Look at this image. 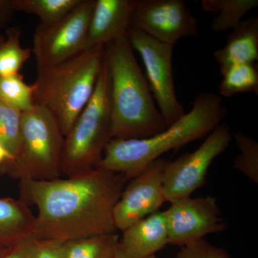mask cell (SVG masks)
Returning a JSON list of instances; mask_svg holds the SVG:
<instances>
[{
  "instance_id": "1",
  "label": "cell",
  "mask_w": 258,
  "mask_h": 258,
  "mask_svg": "<svg viewBox=\"0 0 258 258\" xmlns=\"http://www.w3.org/2000/svg\"><path fill=\"white\" fill-rule=\"evenodd\" d=\"M20 200L37 207L34 238L67 241L115 232L113 210L128 180L95 168L53 180H19Z\"/></svg>"
},
{
  "instance_id": "2",
  "label": "cell",
  "mask_w": 258,
  "mask_h": 258,
  "mask_svg": "<svg viewBox=\"0 0 258 258\" xmlns=\"http://www.w3.org/2000/svg\"><path fill=\"white\" fill-rule=\"evenodd\" d=\"M227 115L220 95L200 93L190 111L162 132L146 139H111L98 167L123 174L129 181L163 154L209 135Z\"/></svg>"
},
{
  "instance_id": "3",
  "label": "cell",
  "mask_w": 258,
  "mask_h": 258,
  "mask_svg": "<svg viewBox=\"0 0 258 258\" xmlns=\"http://www.w3.org/2000/svg\"><path fill=\"white\" fill-rule=\"evenodd\" d=\"M104 47L111 81V139L149 138L167 128L127 37Z\"/></svg>"
},
{
  "instance_id": "4",
  "label": "cell",
  "mask_w": 258,
  "mask_h": 258,
  "mask_svg": "<svg viewBox=\"0 0 258 258\" xmlns=\"http://www.w3.org/2000/svg\"><path fill=\"white\" fill-rule=\"evenodd\" d=\"M104 57L101 45L60 63L37 67L32 84L35 104L53 116L64 137L92 98Z\"/></svg>"
},
{
  "instance_id": "5",
  "label": "cell",
  "mask_w": 258,
  "mask_h": 258,
  "mask_svg": "<svg viewBox=\"0 0 258 258\" xmlns=\"http://www.w3.org/2000/svg\"><path fill=\"white\" fill-rule=\"evenodd\" d=\"M111 81L105 56L92 98L64 137L62 174L69 177L98 167L111 139Z\"/></svg>"
},
{
  "instance_id": "6",
  "label": "cell",
  "mask_w": 258,
  "mask_h": 258,
  "mask_svg": "<svg viewBox=\"0 0 258 258\" xmlns=\"http://www.w3.org/2000/svg\"><path fill=\"white\" fill-rule=\"evenodd\" d=\"M18 155L0 172L19 180H53L62 175L64 136L55 118L35 105L23 113Z\"/></svg>"
},
{
  "instance_id": "7",
  "label": "cell",
  "mask_w": 258,
  "mask_h": 258,
  "mask_svg": "<svg viewBox=\"0 0 258 258\" xmlns=\"http://www.w3.org/2000/svg\"><path fill=\"white\" fill-rule=\"evenodd\" d=\"M95 1L82 0L57 23L37 27L32 47L37 67L60 63L86 50Z\"/></svg>"
},
{
  "instance_id": "8",
  "label": "cell",
  "mask_w": 258,
  "mask_h": 258,
  "mask_svg": "<svg viewBox=\"0 0 258 258\" xmlns=\"http://www.w3.org/2000/svg\"><path fill=\"white\" fill-rule=\"evenodd\" d=\"M230 128L221 123L209 134L195 152L169 161L163 175V189L166 202L189 198L205 182L212 163L230 145Z\"/></svg>"
},
{
  "instance_id": "9",
  "label": "cell",
  "mask_w": 258,
  "mask_h": 258,
  "mask_svg": "<svg viewBox=\"0 0 258 258\" xmlns=\"http://www.w3.org/2000/svg\"><path fill=\"white\" fill-rule=\"evenodd\" d=\"M133 50L142 57L149 88L157 102L163 119L168 126L186 113L176 96L172 69L174 46L166 45L144 32L129 28L126 35Z\"/></svg>"
},
{
  "instance_id": "10",
  "label": "cell",
  "mask_w": 258,
  "mask_h": 258,
  "mask_svg": "<svg viewBox=\"0 0 258 258\" xmlns=\"http://www.w3.org/2000/svg\"><path fill=\"white\" fill-rule=\"evenodd\" d=\"M130 28L174 46L198 34V21L183 0H136Z\"/></svg>"
},
{
  "instance_id": "11",
  "label": "cell",
  "mask_w": 258,
  "mask_h": 258,
  "mask_svg": "<svg viewBox=\"0 0 258 258\" xmlns=\"http://www.w3.org/2000/svg\"><path fill=\"white\" fill-rule=\"evenodd\" d=\"M170 203L165 211L169 244L184 246L227 228L214 197H189Z\"/></svg>"
},
{
  "instance_id": "12",
  "label": "cell",
  "mask_w": 258,
  "mask_h": 258,
  "mask_svg": "<svg viewBox=\"0 0 258 258\" xmlns=\"http://www.w3.org/2000/svg\"><path fill=\"white\" fill-rule=\"evenodd\" d=\"M168 161L159 158L138 176L129 180L113 210L116 230L123 232L136 222L159 211L166 203L163 175Z\"/></svg>"
},
{
  "instance_id": "13",
  "label": "cell",
  "mask_w": 258,
  "mask_h": 258,
  "mask_svg": "<svg viewBox=\"0 0 258 258\" xmlns=\"http://www.w3.org/2000/svg\"><path fill=\"white\" fill-rule=\"evenodd\" d=\"M167 244L165 211H158L122 232L114 258H149Z\"/></svg>"
},
{
  "instance_id": "14",
  "label": "cell",
  "mask_w": 258,
  "mask_h": 258,
  "mask_svg": "<svg viewBox=\"0 0 258 258\" xmlns=\"http://www.w3.org/2000/svg\"><path fill=\"white\" fill-rule=\"evenodd\" d=\"M136 0H96L86 50L126 37Z\"/></svg>"
},
{
  "instance_id": "15",
  "label": "cell",
  "mask_w": 258,
  "mask_h": 258,
  "mask_svg": "<svg viewBox=\"0 0 258 258\" xmlns=\"http://www.w3.org/2000/svg\"><path fill=\"white\" fill-rule=\"evenodd\" d=\"M215 60L220 66L221 74L231 66L253 63L258 60V17L242 21L230 31L227 42L215 52Z\"/></svg>"
},
{
  "instance_id": "16",
  "label": "cell",
  "mask_w": 258,
  "mask_h": 258,
  "mask_svg": "<svg viewBox=\"0 0 258 258\" xmlns=\"http://www.w3.org/2000/svg\"><path fill=\"white\" fill-rule=\"evenodd\" d=\"M35 216L23 200L0 198V244L13 247L33 237Z\"/></svg>"
},
{
  "instance_id": "17",
  "label": "cell",
  "mask_w": 258,
  "mask_h": 258,
  "mask_svg": "<svg viewBox=\"0 0 258 258\" xmlns=\"http://www.w3.org/2000/svg\"><path fill=\"white\" fill-rule=\"evenodd\" d=\"M204 11L218 15L212 20L211 29L215 33L232 31L242 22L248 12L258 6L257 0H203Z\"/></svg>"
},
{
  "instance_id": "18",
  "label": "cell",
  "mask_w": 258,
  "mask_h": 258,
  "mask_svg": "<svg viewBox=\"0 0 258 258\" xmlns=\"http://www.w3.org/2000/svg\"><path fill=\"white\" fill-rule=\"evenodd\" d=\"M119 237L113 232L62 242L63 258H114Z\"/></svg>"
},
{
  "instance_id": "19",
  "label": "cell",
  "mask_w": 258,
  "mask_h": 258,
  "mask_svg": "<svg viewBox=\"0 0 258 258\" xmlns=\"http://www.w3.org/2000/svg\"><path fill=\"white\" fill-rule=\"evenodd\" d=\"M82 0H12L14 11L36 15L40 25H53L69 14Z\"/></svg>"
},
{
  "instance_id": "20",
  "label": "cell",
  "mask_w": 258,
  "mask_h": 258,
  "mask_svg": "<svg viewBox=\"0 0 258 258\" xmlns=\"http://www.w3.org/2000/svg\"><path fill=\"white\" fill-rule=\"evenodd\" d=\"M21 35V29L13 27L0 37V76L19 74L31 56L30 49L22 47Z\"/></svg>"
},
{
  "instance_id": "21",
  "label": "cell",
  "mask_w": 258,
  "mask_h": 258,
  "mask_svg": "<svg viewBox=\"0 0 258 258\" xmlns=\"http://www.w3.org/2000/svg\"><path fill=\"white\" fill-rule=\"evenodd\" d=\"M220 85V96L230 98L237 93H258V71L253 63L231 66L223 74Z\"/></svg>"
},
{
  "instance_id": "22",
  "label": "cell",
  "mask_w": 258,
  "mask_h": 258,
  "mask_svg": "<svg viewBox=\"0 0 258 258\" xmlns=\"http://www.w3.org/2000/svg\"><path fill=\"white\" fill-rule=\"evenodd\" d=\"M0 99L23 113L35 106L32 85L27 84L20 73L0 76Z\"/></svg>"
},
{
  "instance_id": "23",
  "label": "cell",
  "mask_w": 258,
  "mask_h": 258,
  "mask_svg": "<svg viewBox=\"0 0 258 258\" xmlns=\"http://www.w3.org/2000/svg\"><path fill=\"white\" fill-rule=\"evenodd\" d=\"M23 113L0 99V144L13 157L18 155Z\"/></svg>"
},
{
  "instance_id": "24",
  "label": "cell",
  "mask_w": 258,
  "mask_h": 258,
  "mask_svg": "<svg viewBox=\"0 0 258 258\" xmlns=\"http://www.w3.org/2000/svg\"><path fill=\"white\" fill-rule=\"evenodd\" d=\"M233 138L240 152L234 159V168L258 184V142L242 132L234 134Z\"/></svg>"
},
{
  "instance_id": "25",
  "label": "cell",
  "mask_w": 258,
  "mask_h": 258,
  "mask_svg": "<svg viewBox=\"0 0 258 258\" xmlns=\"http://www.w3.org/2000/svg\"><path fill=\"white\" fill-rule=\"evenodd\" d=\"M176 258H231L226 249L201 239L181 246Z\"/></svg>"
},
{
  "instance_id": "26",
  "label": "cell",
  "mask_w": 258,
  "mask_h": 258,
  "mask_svg": "<svg viewBox=\"0 0 258 258\" xmlns=\"http://www.w3.org/2000/svg\"><path fill=\"white\" fill-rule=\"evenodd\" d=\"M37 240L30 237L16 245L10 247L2 258H35Z\"/></svg>"
},
{
  "instance_id": "27",
  "label": "cell",
  "mask_w": 258,
  "mask_h": 258,
  "mask_svg": "<svg viewBox=\"0 0 258 258\" xmlns=\"http://www.w3.org/2000/svg\"><path fill=\"white\" fill-rule=\"evenodd\" d=\"M62 243L57 241L37 240L35 258H63Z\"/></svg>"
},
{
  "instance_id": "28",
  "label": "cell",
  "mask_w": 258,
  "mask_h": 258,
  "mask_svg": "<svg viewBox=\"0 0 258 258\" xmlns=\"http://www.w3.org/2000/svg\"><path fill=\"white\" fill-rule=\"evenodd\" d=\"M14 12L12 0H0V27L4 26L10 21Z\"/></svg>"
},
{
  "instance_id": "29",
  "label": "cell",
  "mask_w": 258,
  "mask_h": 258,
  "mask_svg": "<svg viewBox=\"0 0 258 258\" xmlns=\"http://www.w3.org/2000/svg\"><path fill=\"white\" fill-rule=\"evenodd\" d=\"M13 160V157L6 149L0 144V169L10 161Z\"/></svg>"
},
{
  "instance_id": "30",
  "label": "cell",
  "mask_w": 258,
  "mask_h": 258,
  "mask_svg": "<svg viewBox=\"0 0 258 258\" xmlns=\"http://www.w3.org/2000/svg\"><path fill=\"white\" fill-rule=\"evenodd\" d=\"M10 248V247H6V246L0 244V258L3 257Z\"/></svg>"
},
{
  "instance_id": "31",
  "label": "cell",
  "mask_w": 258,
  "mask_h": 258,
  "mask_svg": "<svg viewBox=\"0 0 258 258\" xmlns=\"http://www.w3.org/2000/svg\"><path fill=\"white\" fill-rule=\"evenodd\" d=\"M153 258H157V257H156L155 255L154 256V257H153Z\"/></svg>"
},
{
  "instance_id": "32",
  "label": "cell",
  "mask_w": 258,
  "mask_h": 258,
  "mask_svg": "<svg viewBox=\"0 0 258 258\" xmlns=\"http://www.w3.org/2000/svg\"><path fill=\"white\" fill-rule=\"evenodd\" d=\"M154 256H152V257H149V258H153V257H154Z\"/></svg>"
}]
</instances>
